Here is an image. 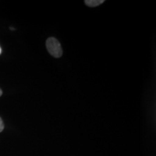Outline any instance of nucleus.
<instances>
[{
	"instance_id": "nucleus-1",
	"label": "nucleus",
	"mask_w": 156,
	"mask_h": 156,
	"mask_svg": "<svg viewBox=\"0 0 156 156\" xmlns=\"http://www.w3.org/2000/svg\"><path fill=\"white\" fill-rule=\"evenodd\" d=\"M46 48L51 55L55 58H60L63 54L61 44L54 37H50L46 40Z\"/></svg>"
},
{
	"instance_id": "nucleus-2",
	"label": "nucleus",
	"mask_w": 156,
	"mask_h": 156,
	"mask_svg": "<svg viewBox=\"0 0 156 156\" xmlns=\"http://www.w3.org/2000/svg\"><path fill=\"white\" fill-rule=\"evenodd\" d=\"M104 2V0H85V3L90 7H95L102 5Z\"/></svg>"
},
{
	"instance_id": "nucleus-3",
	"label": "nucleus",
	"mask_w": 156,
	"mask_h": 156,
	"mask_svg": "<svg viewBox=\"0 0 156 156\" xmlns=\"http://www.w3.org/2000/svg\"><path fill=\"white\" fill-rule=\"evenodd\" d=\"M4 128H5V125H4V122L2 118L0 117V132H2L3 131Z\"/></svg>"
},
{
	"instance_id": "nucleus-4",
	"label": "nucleus",
	"mask_w": 156,
	"mask_h": 156,
	"mask_svg": "<svg viewBox=\"0 0 156 156\" xmlns=\"http://www.w3.org/2000/svg\"><path fill=\"white\" fill-rule=\"evenodd\" d=\"M2 89L0 88V97L2 96Z\"/></svg>"
},
{
	"instance_id": "nucleus-5",
	"label": "nucleus",
	"mask_w": 156,
	"mask_h": 156,
	"mask_svg": "<svg viewBox=\"0 0 156 156\" xmlns=\"http://www.w3.org/2000/svg\"><path fill=\"white\" fill-rule=\"evenodd\" d=\"M2 53V50H1V48H0V54Z\"/></svg>"
}]
</instances>
